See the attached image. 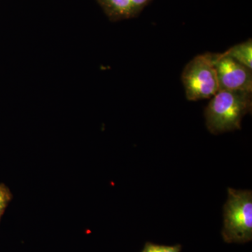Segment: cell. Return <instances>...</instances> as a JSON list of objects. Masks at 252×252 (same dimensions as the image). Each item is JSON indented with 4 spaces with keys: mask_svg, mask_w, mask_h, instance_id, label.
I'll list each match as a JSON object with an SVG mask.
<instances>
[{
    "mask_svg": "<svg viewBox=\"0 0 252 252\" xmlns=\"http://www.w3.org/2000/svg\"><path fill=\"white\" fill-rule=\"evenodd\" d=\"M252 108V93L219 91L205 109L207 129L214 135L240 130L242 120Z\"/></svg>",
    "mask_w": 252,
    "mask_h": 252,
    "instance_id": "6da1fadb",
    "label": "cell"
},
{
    "mask_svg": "<svg viewBox=\"0 0 252 252\" xmlns=\"http://www.w3.org/2000/svg\"><path fill=\"white\" fill-rule=\"evenodd\" d=\"M222 237L227 243L243 244L252 240V191L228 189L223 206Z\"/></svg>",
    "mask_w": 252,
    "mask_h": 252,
    "instance_id": "7a4b0ae2",
    "label": "cell"
},
{
    "mask_svg": "<svg viewBox=\"0 0 252 252\" xmlns=\"http://www.w3.org/2000/svg\"><path fill=\"white\" fill-rule=\"evenodd\" d=\"M182 82L189 100L211 98L219 91L213 54L200 55L186 65L182 72Z\"/></svg>",
    "mask_w": 252,
    "mask_h": 252,
    "instance_id": "3957f363",
    "label": "cell"
},
{
    "mask_svg": "<svg viewBox=\"0 0 252 252\" xmlns=\"http://www.w3.org/2000/svg\"><path fill=\"white\" fill-rule=\"evenodd\" d=\"M219 91H252V69L224 54H213Z\"/></svg>",
    "mask_w": 252,
    "mask_h": 252,
    "instance_id": "277c9868",
    "label": "cell"
},
{
    "mask_svg": "<svg viewBox=\"0 0 252 252\" xmlns=\"http://www.w3.org/2000/svg\"><path fill=\"white\" fill-rule=\"evenodd\" d=\"M152 0H99L106 14L112 21L135 17Z\"/></svg>",
    "mask_w": 252,
    "mask_h": 252,
    "instance_id": "5b68a950",
    "label": "cell"
},
{
    "mask_svg": "<svg viewBox=\"0 0 252 252\" xmlns=\"http://www.w3.org/2000/svg\"><path fill=\"white\" fill-rule=\"evenodd\" d=\"M224 54L250 68V69H252V41L251 39H248L245 42L233 46V47L225 51Z\"/></svg>",
    "mask_w": 252,
    "mask_h": 252,
    "instance_id": "8992f818",
    "label": "cell"
},
{
    "mask_svg": "<svg viewBox=\"0 0 252 252\" xmlns=\"http://www.w3.org/2000/svg\"><path fill=\"white\" fill-rule=\"evenodd\" d=\"M182 246L176 245L174 246L157 245L152 243H147L144 245L143 250L141 252H180Z\"/></svg>",
    "mask_w": 252,
    "mask_h": 252,
    "instance_id": "52a82bcc",
    "label": "cell"
},
{
    "mask_svg": "<svg viewBox=\"0 0 252 252\" xmlns=\"http://www.w3.org/2000/svg\"><path fill=\"white\" fill-rule=\"evenodd\" d=\"M12 198L13 195L9 187L4 184H0V220Z\"/></svg>",
    "mask_w": 252,
    "mask_h": 252,
    "instance_id": "ba28073f",
    "label": "cell"
}]
</instances>
